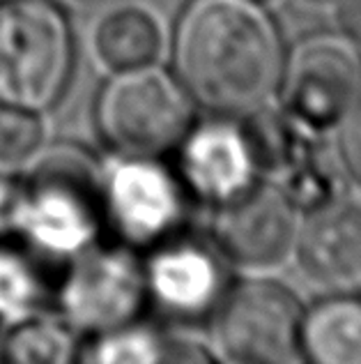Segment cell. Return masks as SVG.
Segmentation results:
<instances>
[{
  "label": "cell",
  "mask_w": 361,
  "mask_h": 364,
  "mask_svg": "<svg viewBox=\"0 0 361 364\" xmlns=\"http://www.w3.org/2000/svg\"><path fill=\"white\" fill-rule=\"evenodd\" d=\"M79 46L55 0H0V102L49 113L70 92Z\"/></svg>",
  "instance_id": "3"
},
{
  "label": "cell",
  "mask_w": 361,
  "mask_h": 364,
  "mask_svg": "<svg viewBox=\"0 0 361 364\" xmlns=\"http://www.w3.org/2000/svg\"><path fill=\"white\" fill-rule=\"evenodd\" d=\"M311 286L355 291L361 286V198L348 191L299 215L292 258Z\"/></svg>",
  "instance_id": "12"
},
{
  "label": "cell",
  "mask_w": 361,
  "mask_h": 364,
  "mask_svg": "<svg viewBox=\"0 0 361 364\" xmlns=\"http://www.w3.org/2000/svg\"><path fill=\"white\" fill-rule=\"evenodd\" d=\"M21 200L14 242L53 265L67 263L106 235L101 161L81 146H46L18 173Z\"/></svg>",
  "instance_id": "2"
},
{
  "label": "cell",
  "mask_w": 361,
  "mask_h": 364,
  "mask_svg": "<svg viewBox=\"0 0 361 364\" xmlns=\"http://www.w3.org/2000/svg\"><path fill=\"white\" fill-rule=\"evenodd\" d=\"M49 146L44 113L0 102V173H21Z\"/></svg>",
  "instance_id": "19"
},
{
  "label": "cell",
  "mask_w": 361,
  "mask_h": 364,
  "mask_svg": "<svg viewBox=\"0 0 361 364\" xmlns=\"http://www.w3.org/2000/svg\"><path fill=\"white\" fill-rule=\"evenodd\" d=\"M357 291H359V295H361V286H359V289H357Z\"/></svg>",
  "instance_id": "25"
},
{
  "label": "cell",
  "mask_w": 361,
  "mask_h": 364,
  "mask_svg": "<svg viewBox=\"0 0 361 364\" xmlns=\"http://www.w3.org/2000/svg\"><path fill=\"white\" fill-rule=\"evenodd\" d=\"M329 12L334 33L361 49V0H336Z\"/></svg>",
  "instance_id": "21"
},
{
  "label": "cell",
  "mask_w": 361,
  "mask_h": 364,
  "mask_svg": "<svg viewBox=\"0 0 361 364\" xmlns=\"http://www.w3.org/2000/svg\"><path fill=\"white\" fill-rule=\"evenodd\" d=\"M306 302L272 272H244L212 314L210 348L233 364H292L301 360Z\"/></svg>",
  "instance_id": "5"
},
{
  "label": "cell",
  "mask_w": 361,
  "mask_h": 364,
  "mask_svg": "<svg viewBox=\"0 0 361 364\" xmlns=\"http://www.w3.org/2000/svg\"><path fill=\"white\" fill-rule=\"evenodd\" d=\"M148 309L179 328L207 323L233 282V267L207 235L184 228L143 256Z\"/></svg>",
  "instance_id": "9"
},
{
  "label": "cell",
  "mask_w": 361,
  "mask_h": 364,
  "mask_svg": "<svg viewBox=\"0 0 361 364\" xmlns=\"http://www.w3.org/2000/svg\"><path fill=\"white\" fill-rule=\"evenodd\" d=\"M294 3H299L304 7H313V9H329L336 0H294Z\"/></svg>",
  "instance_id": "23"
},
{
  "label": "cell",
  "mask_w": 361,
  "mask_h": 364,
  "mask_svg": "<svg viewBox=\"0 0 361 364\" xmlns=\"http://www.w3.org/2000/svg\"><path fill=\"white\" fill-rule=\"evenodd\" d=\"M189 95L161 65L113 74L94 104V129L118 157L173 155L196 122Z\"/></svg>",
  "instance_id": "4"
},
{
  "label": "cell",
  "mask_w": 361,
  "mask_h": 364,
  "mask_svg": "<svg viewBox=\"0 0 361 364\" xmlns=\"http://www.w3.org/2000/svg\"><path fill=\"white\" fill-rule=\"evenodd\" d=\"M55 3L70 14H97L99 9L116 5L120 0H55Z\"/></svg>",
  "instance_id": "22"
},
{
  "label": "cell",
  "mask_w": 361,
  "mask_h": 364,
  "mask_svg": "<svg viewBox=\"0 0 361 364\" xmlns=\"http://www.w3.org/2000/svg\"><path fill=\"white\" fill-rule=\"evenodd\" d=\"M189 198L161 159L118 157L101 164V210L113 240L145 254L187 228Z\"/></svg>",
  "instance_id": "7"
},
{
  "label": "cell",
  "mask_w": 361,
  "mask_h": 364,
  "mask_svg": "<svg viewBox=\"0 0 361 364\" xmlns=\"http://www.w3.org/2000/svg\"><path fill=\"white\" fill-rule=\"evenodd\" d=\"M277 104L320 136L334 132L361 107V49L338 33H318L286 53Z\"/></svg>",
  "instance_id": "8"
},
{
  "label": "cell",
  "mask_w": 361,
  "mask_h": 364,
  "mask_svg": "<svg viewBox=\"0 0 361 364\" xmlns=\"http://www.w3.org/2000/svg\"><path fill=\"white\" fill-rule=\"evenodd\" d=\"M53 309L88 339L140 321L148 309L143 256L104 237L60 265Z\"/></svg>",
  "instance_id": "6"
},
{
  "label": "cell",
  "mask_w": 361,
  "mask_h": 364,
  "mask_svg": "<svg viewBox=\"0 0 361 364\" xmlns=\"http://www.w3.org/2000/svg\"><path fill=\"white\" fill-rule=\"evenodd\" d=\"M274 182L286 191V196L297 205L299 213H306L345 194L348 182L338 164L334 139L306 134V139L301 141L297 152L286 168L274 178Z\"/></svg>",
  "instance_id": "18"
},
{
  "label": "cell",
  "mask_w": 361,
  "mask_h": 364,
  "mask_svg": "<svg viewBox=\"0 0 361 364\" xmlns=\"http://www.w3.org/2000/svg\"><path fill=\"white\" fill-rule=\"evenodd\" d=\"M170 72L198 111L249 118L277 102L286 42L270 7L191 0L168 40Z\"/></svg>",
  "instance_id": "1"
},
{
  "label": "cell",
  "mask_w": 361,
  "mask_h": 364,
  "mask_svg": "<svg viewBox=\"0 0 361 364\" xmlns=\"http://www.w3.org/2000/svg\"><path fill=\"white\" fill-rule=\"evenodd\" d=\"M301 360L313 364H361V295L327 293L306 306Z\"/></svg>",
  "instance_id": "15"
},
{
  "label": "cell",
  "mask_w": 361,
  "mask_h": 364,
  "mask_svg": "<svg viewBox=\"0 0 361 364\" xmlns=\"http://www.w3.org/2000/svg\"><path fill=\"white\" fill-rule=\"evenodd\" d=\"M168 40L164 18L155 9L136 0H120L94 14L88 49L94 65L113 76L159 65Z\"/></svg>",
  "instance_id": "13"
},
{
  "label": "cell",
  "mask_w": 361,
  "mask_h": 364,
  "mask_svg": "<svg viewBox=\"0 0 361 364\" xmlns=\"http://www.w3.org/2000/svg\"><path fill=\"white\" fill-rule=\"evenodd\" d=\"M79 360L97 364H161V362H210L216 360L210 343L194 341L179 332L161 330L143 318L90 337L81 346Z\"/></svg>",
  "instance_id": "14"
},
{
  "label": "cell",
  "mask_w": 361,
  "mask_h": 364,
  "mask_svg": "<svg viewBox=\"0 0 361 364\" xmlns=\"http://www.w3.org/2000/svg\"><path fill=\"white\" fill-rule=\"evenodd\" d=\"M299 210L274 180L262 178L228 203L210 210L207 237L240 272H274L292 258Z\"/></svg>",
  "instance_id": "10"
},
{
  "label": "cell",
  "mask_w": 361,
  "mask_h": 364,
  "mask_svg": "<svg viewBox=\"0 0 361 364\" xmlns=\"http://www.w3.org/2000/svg\"><path fill=\"white\" fill-rule=\"evenodd\" d=\"M334 148L348 189L361 198V107L334 132Z\"/></svg>",
  "instance_id": "20"
},
{
  "label": "cell",
  "mask_w": 361,
  "mask_h": 364,
  "mask_svg": "<svg viewBox=\"0 0 361 364\" xmlns=\"http://www.w3.org/2000/svg\"><path fill=\"white\" fill-rule=\"evenodd\" d=\"M58 265L14 240H0V321L53 309Z\"/></svg>",
  "instance_id": "17"
},
{
  "label": "cell",
  "mask_w": 361,
  "mask_h": 364,
  "mask_svg": "<svg viewBox=\"0 0 361 364\" xmlns=\"http://www.w3.org/2000/svg\"><path fill=\"white\" fill-rule=\"evenodd\" d=\"M81 355V337L55 309L33 311L3 321V364H70Z\"/></svg>",
  "instance_id": "16"
},
{
  "label": "cell",
  "mask_w": 361,
  "mask_h": 364,
  "mask_svg": "<svg viewBox=\"0 0 361 364\" xmlns=\"http://www.w3.org/2000/svg\"><path fill=\"white\" fill-rule=\"evenodd\" d=\"M249 3H255V5H262V7H272V5H277L279 0H249Z\"/></svg>",
  "instance_id": "24"
},
{
  "label": "cell",
  "mask_w": 361,
  "mask_h": 364,
  "mask_svg": "<svg viewBox=\"0 0 361 364\" xmlns=\"http://www.w3.org/2000/svg\"><path fill=\"white\" fill-rule=\"evenodd\" d=\"M175 155V173L189 198L207 210L242 196L262 180L251 139L237 118L207 116L194 122Z\"/></svg>",
  "instance_id": "11"
}]
</instances>
